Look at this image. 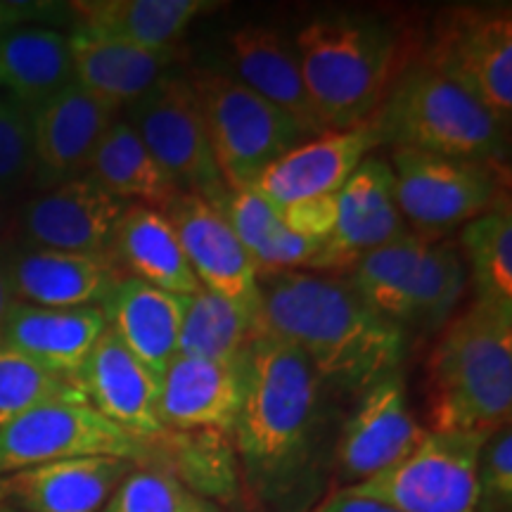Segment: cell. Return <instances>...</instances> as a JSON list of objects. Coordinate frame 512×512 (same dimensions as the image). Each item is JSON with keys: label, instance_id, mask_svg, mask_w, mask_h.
Listing matches in <instances>:
<instances>
[{"label": "cell", "instance_id": "cell-1", "mask_svg": "<svg viewBox=\"0 0 512 512\" xmlns=\"http://www.w3.org/2000/svg\"><path fill=\"white\" fill-rule=\"evenodd\" d=\"M254 330L302 351L320 382L342 392H368L394 375L406 356V330L332 273L259 275Z\"/></svg>", "mask_w": 512, "mask_h": 512}, {"label": "cell", "instance_id": "cell-2", "mask_svg": "<svg viewBox=\"0 0 512 512\" xmlns=\"http://www.w3.org/2000/svg\"><path fill=\"white\" fill-rule=\"evenodd\" d=\"M245 394L233 441L252 491L268 503L294 498L311 475L325 384L290 344L256 335L242 354Z\"/></svg>", "mask_w": 512, "mask_h": 512}, {"label": "cell", "instance_id": "cell-3", "mask_svg": "<svg viewBox=\"0 0 512 512\" xmlns=\"http://www.w3.org/2000/svg\"><path fill=\"white\" fill-rule=\"evenodd\" d=\"M430 430L491 434L512 413V306L479 302L453 320L427 361Z\"/></svg>", "mask_w": 512, "mask_h": 512}, {"label": "cell", "instance_id": "cell-4", "mask_svg": "<svg viewBox=\"0 0 512 512\" xmlns=\"http://www.w3.org/2000/svg\"><path fill=\"white\" fill-rule=\"evenodd\" d=\"M306 93L328 131L368 124L387 98L401 62L389 22L366 15L313 19L294 41Z\"/></svg>", "mask_w": 512, "mask_h": 512}, {"label": "cell", "instance_id": "cell-5", "mask_svg": "<svg viewBox=\"0 0 512 512\" xmlns=\"http://www.w3.org/2000/svg\"><path fill=\"white\" fill-rule=\"evenodd\" d=\"M370 121L382 143L396 150L501 164L508 157V126L425 62L396 76Z\"/></svg>", "mask_w": 512, "mask_h": 512}, {"label": "cell", "instance_id": "cell-6", "mask_svg": "<svg viewBox=\"0 0 512 512\" xmlns=\"http://www.w3.org/2000/svg\"><path fill=\"white\" fill-rule=\"evenodd\" d=\"M347 273L358 297L403 330H437L448 323L467 283L456 242H427L411 230L361 256Z\"/></svg>", "mask_w": 512, "mask_h": 512}, {"label": "cell", "instance_id": "cell-7", "mask_svg": "<svg viewBox=\"0 0 512 512\" xmlns=\"http://www.w3.org/2000/svg\"><path fill=\"white\" fill-rule=\"evenodd\" d=\"M188 83L228 190L252 188L268 166L304 143L306 136L292 117L230 74L195 69Z\"/></svg>", "mask_w": 512, "mask_h": 512}, {"label": "cell", "instance_id": "cell-8", "mask_svg": "<svg viewBox=\"0 0 512 512\" xmlns=\"http://www.w3.org/2000/svg\"><path fill=\"white\" fill-rule=\"evenodd\" d=\"M394 195L406 226L434 242L465 226L508 197L501 162L439 157L418 150H394Z\"/></svg>", "mask_w": 512, "mask_h": 512}, {"label": "cell", "instance_id": "cell-9", "mask_svg": "<svg viewBox=\"0 0 512 512\" xmlns=\"http://www.w3.org/2000/svg\"><path fill=\"white\" fill-rule=\"evenodd\" d=\"M489 434L425 432L420 444L380 475L342 494L399 512H477L479 456Z\"/></svg>", "mask_w": 512, "mask_h": 512}, {"label": "cell", "instance_id": "cell-10", "mask_svg": "<svg viewBox=\"0 0 512 512\" xmlns=\"http://www.w3.org/2000/svg\"><path fill=\"white\" fill-rule=\"evenodd\" d=\"M126 110L128 124L178 190L221 209L230 190L216 166L200 102L188 79L169 74Z\"/></svg>", "mask_w": 512, "mask_h": 512}, {"label": "cell", "instance_id": "cell-11", "mask_svg": "<svg viewBox=\"0 0 512 512\" xmlns=\"http://www.w3.org/2000/svg\"><path fill=\"white\" fill-rule=\"evenodd\" d=\"M427 67L446 76L486 107L501 124L512 114V15L510 8L448 10L437 19Z\"/></svg>", "mask_w": 512, "mask_h": 512}, {"label": "cell", "instance_id": "cell-12", "mask_svg": "<svg viewBox=\"0 0 512 512\" xmlns=\"http://www.w3.org/2000/svg\"><path fill=\"white\" fill-rule=\"evenodd\" d=\"M110 456L143 463L140 441L88 403H48L0 427V479L69 458Z\"/></svg>", "mask_w": 512, "mask_h": 512}, {"label": "cell", "instance_id": "cell-13", "mask_svg": "<svg viewBox=\"0 0 512 512\" xmlns=\"http://www.w3.org/2000/svg\"><path fill=\"white\" fill-rule=\"evenodd\" d=\"M176 230L185 259L204 290L240 304L252 316L259 309V273L221 209L181 192L162 209Z\"/></svg>", "mask_w": 512, "mask_h": 512}, {"label": "cell", "instance_id": "cell-14", "mask_svg": "<svg viewBox=\"0 0 512 512\" xmlns=\"http://www.w3.org/2000/svg\"><path fill=\"white\" fill-rule=\"evenodd\" d=\"M128 202L112 197L88 176L34 197L19 211L24 245L76 254H110L119 216Z\"/></svg>", "mask_w": 512, "mask_h": 512}, {"label": "cell", "instance_id": "cell-15", "mask_svg": "<svg viewBox=\"0 0 512 512\" xmlns=\"http://www.w3.org/2000/svg\"><path fill=\"white\" fill-rule=\"evenodd\" d=\"M408 233L394 195V171L368 157L337 192V223L325 242L318 273H347L361 256Z\"/></svg>", "mask_w": 512, "mask_h": 512}, {"label": "cell", "instance_id": "cell-16", "mask_svg": "<svg viewBox=\"0 0 512 512\" xmlns=\"http://www.w3.org/2000/svg\"><path fill=\"white\" fill-rule=\"evenodd\" d=\"M422 437L425 430L408 408L401 377H384L361 394V403L344 425L337 441L339 472L349 486L366 482L401 463Z\"/></svg>", "mask_w": 512, "mask_h": 512}, {"label": "cell", "instance_id": "cell-17", "mask_svg": "<svg viewBox=\"0 0 512 512\" xmlns=\"http://www.w3.org/2000/svg\"><path fill=\"white\" fill-rule=\"evenodd\" d=\"M29 114L34 176L43 188H55L86 174L95 147L119 110L72 83Z\"/></svg>", "mask_w": 512, "mask_h": 512}, {"label": "cell", "instance_id": "cell-18", "mask_svg": "<svg viewBox=\"0 0 512 512\" xmlns=\"http://www.w3.org/2000/svg\"><path fill=\"white\" fill-rule=\"evenodd\" d=\"M377 145H382V140L373 121L344 131H325L292 147L268 166L252 190L273 209L311 197L337 195Z\"/></svg>", "mask_w": 512, "mask_h": 512}, {"label": "cell", "instance_id": "cell-19", "mask_svg": "<svg viewBox=\"0 0 512 512\" xmlns=\"http://www.w3.org/2000/svg\"><path fill=\"white\" fill-rule=\"evenodd\" d=\"M76 384L93 411L131 437L150 441L164 432L157 418L159 380L110 328L95 342Z\"/></svg>", "mask_w": 512, "mask_h": 512}, {"label": "cell", "instance_id": "cell-20", "mask_svg": "<svg viewBox=\"0 0 512 512\" xmlns=\"http://www.w3.org/2000/svg\"><path fill=\"white\" fill-rule=\"evenodd\" d=\"M126 458L91 456L36 465L0 479V508L17 512H100L136 470Z\"/></svg>", "mask_w": 512, "mask_h": 512}, {"label": "cell", "instance_id": "cell-21", "mask_svg": "<svg viewBox=\"0 0 512 512\" xmlns=\"http://www.w3.org/2000/svg\"><path fill=\"white\" fill-rule=\"evenodd\" d=\"M10 283L17 302L43 309L102 306L124 278L110 254L57 252L31 245L10 247Z\"/></svg>", "mask_w": 512, "mask_h": 512}, {"label": "cell", "instance_id": "cell-22", "mask_svg": "<svg viewBox=\"0 0 512 512\" xmlns=\"http://www.w3.org/2000/svg\"><path fill=\"white\" fill-rule=\"evenodd\" d=\"M245 394L240 361L176 356L159 380L157 418L164 430H214L233 437Z\"/></svg>", "mask_w": 512, "mask_h": 512}, {"label": "cell", "instance_id": "cell-23", "mask_svg": "<svg viewBox=\"0 0 512 512\" xmlns=\"http://www.w3.org/2000/svg\"><path fill=\"white\" fill-rule=\"evenodd\" d=\"M228 57L233 79L245 83L256 95L280 107L306 138H316L328 128L318 119L316 107L306 93V83L297 53L283 34L271 27L245 24L228 38Z\"/></svg>", "mask_w": 512, "mask_h": 512}, {"label": "cell", "instance_id": "cell-24", "mask_svg": "<svg viewBox=\"0 0 512 512\" xmlns=\"http://www.w3.org/2000/svg\"><path fill=\"white\" fill-rule=\"evenodd\" d=\"M105 330L107 320L100 306L43 309L15 302L5 320L0 344L34 361L36 366L76 382V375Z\"/></svg>", "mask_w": 512, "mask_h": 512}, {"label": "cell", "instance_id": "cell-25", "mask_svg": "<svg viewBox=\"0 0 512 512\" xmlns=\"http://www.w3.org/2000/svg\"><path fill=\"white\" fill-rule=\"evenodd\" d=\"M74 83L114 110L133 105L166 79L178 60V46L147 50L74 31L69 36Z\"/></svg>", "mask_w": 512, "mask_h": 512}, {"label": "cell", "instance_id": "cell-26", "mask_svg": "<svg viewBox=\"0 0 512 512\" xmlns=\"http://www.w3.org/2000/svg\"><path fill=\"white\" fill-rule=\"evenodd\" d=\"M100 309L107 328L157 380H162L164 370L178 356L183 297L157 290L143 280L121 278Z\"/></svg>", "mask_w": 512, "mask_h": 512}, {"label": "cell", "instance_id": "cell-27", "mask_svg": "<svg viewBox=\"0 0 512 512\" xmlns=\"http://www.w3.org/2000/svg\"><path fill=\"white\" fill-rule=\"evenodd\" d=\"M110 256L124 278L143 280L176 297H190L202 290L185 259L176 230L159 209L128 204L114 226Z\"/></svg>", "mask_w": 512, "mask_h": 512}, {"label": "cell", "instance_id": "cell-28", "mask_svg": "<svg viewBox=\"0 0 512 512\" xmlns=\"http://www.w3.org/2000/svg\"><path fill=\"white\" fill-rule=\"evenodd\" d=\"M76 31L147 50L176 48L192 22L216 3L207 0H86L72 3Z\"/></svg>", "mask_w": 512, "mask_h": 512}, {"label": "cell", "instance_id": "cell-29", "mask_svg": "<svg viewBox=\"0 0 512 512\" xmlns=\"http://www.w3.org/2000/svg\"><path fill=\"white\" fill-rule=\"evenodd\" d=\"M72 83L74 64L67 34L27 24L0 36V98L34 112Z\"/></svg>", "mask_w": 512, "mask_h": 512}, {"label": "cell", "instance_id": "cell-30", "mask_svg": "<svg viewBox=\"0 0 512 512\" xmlns=\"http://www.w3.org/2000/svg\"><path fill=\"white\" fill-rule=\"evenodd\" d=\"M204 501H233L240 489V460L230 434L164 430L145 441V458ZM143 465V463H140Z\"/></svg>", "mask_w": 512, "mask_h": 512}, {"label": "cell", "instance_id": "cell-31", "mask_svg": "<svg viewBox=\"0 0 512 512\" xmlns=\"http://www.w3.org/2000/svg\"><path fill=\"white\" fill-rule=\"evenodd\" d=\"M83 176L121 202L140 200V204L152 209H164L176 195H181L178 185L140 140L136 128L121 117L114 119L100 138Z\"/></svg>", "mask_w": 512, "mask_h": 512}, {"label": "cell", "instance_id": "cell-32", "mask_svg": "<svg viewBox=\"0 0 512 512\" xmlns=\"http://www.w3.org/2000/svg\"><path fill=\"white\" fill-rule=\"evenodd\" d=\"M223 216L247 249L256 273L318 271L325 242L294 235L280 221L278 211L252 188L230 190L221 204Z\"/></svg>", "mask_w": 512, "mask_h": 512}, {"label": "cell", "instance_id": "cell-33", "mask_svg": "<svg viewBox=\"0 0 512 512\" xmlns=\"http://www.w3.org/2000/svg\"><path fill=\"white\" fill-rule=\"evenodd\" d=\"M256 337L254 316L240 304L202 290L183 297L178 356L202 361H240Z\"/></svg>", "mask_w": 512, "mask_h": 512}, {"label": "cell", "instance_id": "cell-34", "mask_svg": "<svg viewBox=\"0 0 512 512\" xmlns=\"http://www.w3.org/2000/svg\"><path fill=\"white\" fill-rule=\"evenodd\" d=\"M479 302L512 306V211L505 197L465 223L458 242Z\"/></svg>", "mask_w": 512, "mask_h": 512}, {"label": "cell", "instance_id": "cell-35", "mask_svg": "<svg viewBox=\"0 0 512 512\" xmlns=\"http://www.w3.org/2000/svg\"><path fill=\"white\" fill-rule=\"evenodd\" d=\"M48 403H86L79 384L0 344V427Z\"/></svg>", "mask_w": 512, "mask_h": 512}, {"label": "cell", "instance_id": "cell-36", "mask_svg": "<svg viewBox=\"0 0 512 512\" xmlns=\"http://www.w3.org/2000/svg\"><path fill=\"white\" fill-rule=\"evenodd\" d=\"M102 512H216V508L166 472L147 467L133 470Z\"/></svg>", "mask_w": 512, "mask_h": 512}, {"label": "cell", "instance_id": "cell-37", "mask_svg": "<svg viewBox=\"0 0 512 512\" xmlns=\"http://www.w3.org/2000/svg\"><path fill=\"white\" fill-rule=\"evenodd\" d=\"M34 174L31 114L17 102L0 98V195L17 190Z\"/></svg>", "mask_w": 512, "mask_h": 512}, {"label": "cell", "instance_id": "cell-38", "mask_svg": "<svg viewBox=\"0 0 512 512\" xmlns=\"http://www.w3.org/2000/svg\"><path fill=\"white\" fill-rule=\"evenodd\" d=\"M477 512H510L512 505V430L498 427L486 437L479 456Z\"/></svg>", "mask_w": 512, "mask_h": 512}, {"label": "cell", "instance_id": "cell-39", "mask_svg": "<svg viewBox=\"0 0 512 512\" xmlns=\"http://www.w3.org/2000/svg\"><path fill=\"white\" fill-rule=\"evenodd\" d=\"M287 230L306 240L328 242L337 223V195L311 197L275 209Z\"/></svg>", "mask_w": 512, "mask_h": 512}, {"label": "cell", "instance_id": "cell-40", "mask_svg": "<svg viewBox=\"0 0 512 512\" xmlns=\"http://www.w3.org/2000/svg\"><path fill=\"white\" fill-rule=\"evenodd\" d=\"M55 5L50 3H15V0H0V36L10 29L27 27L34 19L48 17Z\"/></svg>", "mask_w": 512, "mask_h": 512}, {"label": "cell", "instance_id": "cell-41", "mask_svg": "<svg viewBox=\"0 0 512 512\" xmlns=\"http://www.w3.org/2000/svg\"><path fill=\"white\" fill-rule=\"evenodd\" d=\"M318 512H399L389 505L370 501V498H358V496H349L339 491L337 496H332V501H328L320 508Z\"/></svg>", "mask_w": 512, "mask_h": 512}, {"label": "cell", "instance_id": "cell-42", "mask_svg": "<svg viewBox=\"0 0 512 512\" xmlns=\"http://www.w3.org/2000/svg\"><path fill=\"white\" fill-rule=\"evenodd\" d=\"M10 247L0 245V335H3L5 320L10 316V309L15 306V292H12V283H10Z\"/></svg>", "mask_w": 512, "mask_h": 512}, {"label": "cell", "instance_id": "cell-43", "mask_svg": "<svg viewBox=\"0 0 512 512\" xmlns=\"http://www.w3.org/2000/svg\"><path fill=\"white\" fill-rule=\"evenodd\" d=\"M5 197L0 195V245H5L3 242V235H5V228H8V211H5Z\"/></svg>", "mask_w": 512, "mask_h": 512}, {"label": "cell", "instance_id": "cell-44", "mask_svg": "<svg viewBox=\"0 0 512 512\" xmlns=\"http://www.w3.org/2000/svg\"><path fill=\"white\" fill-rule=\"evenodd\" d=\"M0 512H17V510H10V508H0Z\"/></svg>", "mask_w": 512, "mask_h": 512}]
</instances>
